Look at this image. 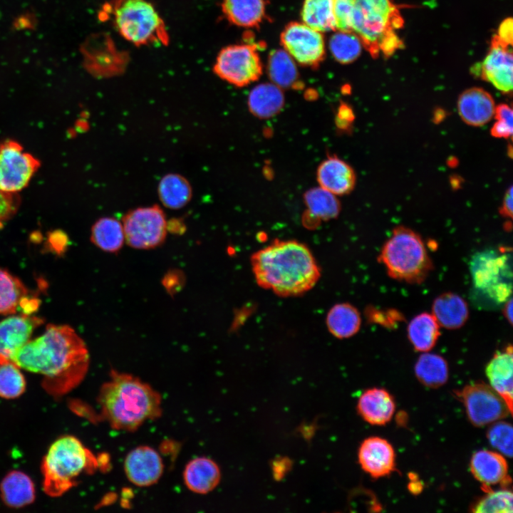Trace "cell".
<instances>
[{
    "label": "cell",
    "mask_w": 513,
    "mask_h": 513,
    "mask_svg": "<svg viewBox=\"0 0 513 513\" xmlns=\"http://www.w3.org/2000/svg\"><path fill=\"white\" fill-rule=\"evenodd\" d=\"M11 360L21 369L43 375L45 390L60 397L83 380L90 356L84 341L71 327L49 324L41 336L29 340Z\"/></svg>",
    "instance_id": "obj_1"
},
{
    "label": "cell",
    "mask_w": 513,
    "mask_h": 513,
    "mask_svg": "<svg viewBox=\"0 0 513 513\" xmlns=\"http://www.w3.org/2000/svg\"><path fill=\"white\" fill-rule=\"evenodd\" d=\"M252 272L261 287L281 296L301 295L312 289L320 268L309 247L296 240H276L251 257Z\"/></svg>",
    "instance_id": "obj_2"
},
{
    "label": "cell",
    "mask_w": 513,
    "mask_h": 513,
    "mask_svg": "<svg viewBox=\"0 0 513 513\" xmlns=\"http://www.w3.org/2000/svg\"><path fill=\"white\" fill-rule=\"evenodd\" d=\"M97 401L101 417L119 430L134 431L162 413L158 392L138 378L115 370L101 386Z\"/></svg>",
    "instance_id": "obj_3"
},
{
    "label": "cell",
    "mask_w": 513,
    "mask_h": 513,
    "mask_svg": "<svg viewBox=\"0 0 513 513\" xmlns=\"http://www.w3.org/2000/svg\"><path fill=\"white\" fill-rule=\"evenodd\" d=\"M96 457L76 437L63 435L54 441L41 463L43 488L59 497L76 484L82 473H93L100 466Z\"/></svg>",
    "instance_id": "obj_4"
},
{
    "label": "cell",
    "mask_w": 513,
    "mask_h": 513,
    "mask_svg": "<svg viewBox=\"0 0 513 513\" xmlns=\"http://www.w3.org/2000/svg\"><path fill=\"white\" fill-rule=\"evenodd\" d=\"M403 21L391 0H354L352 31L372 57L389 56L403 46L395 33Z\"/></svg>",
    "instance_id": "obj_5"
},
{
    "label": "cell",
    "mask_w": 513,
    "mask_h": 513,
    "mask_svg": "<svg viewBox=\"0 0 513 513\" xmlns=\"http://www.w3.org/2000/svg\"><path fill=\"white\" fill-rule=\"evenodd\" d=\"M472 295L483 308H496L512 297V258L508 249L476 252L470 261Z\"/></svg>",
    "instance_id": "obj_6"
},
{
    "label": "cell",
    "mask_w": 513,
    "mask_h": 513,
    "mask_svg": "<svg viewBox=\"0 0 513 513\" xmlns=\"http://www.w3.org/2000/svg\"><path fill=\"white\" fill-rule=\"evenodd\" d=\"M379 258L389 276L408 284L423 282L433 269L421 237L403 226L393 230Z\"/></svg>",
    "instance_id": "obj_7"
},
{
    "label": "cell",
    "mask_w": 513,
    "mask_h": 513,
    "mask_svg": "<svg viewBox=\"0 0 513 513\" xmlns=\"http://www.w3.org/2000/svg\"><path fill=\"white\" fill-rule=\"evenodd\" d=\"M118 32L136 46L166 45L169 36L162 19L147 0H115L105 6Z\"/></svg>",
    "instance_id": "obj_8"
},
{
    "label": "cell",
    "mask_w": 513,
    "mask_h": 513,
    "mask_svg": "<svg viewBox=\"0 0 513 513\" xmlns=\"http://www.w3.org/2000/svg\"><path fill=\"white\" fill-rule=\"evenodd\" d=\"M214 73L222 80L242 87L256 81L262 73V64L253 43L227 46L217 55Z\"/></svg>",
    "instance_id": "obj_9"
},
{
    "label": "cell",
    "mask_w": 513,
    "mask_h": 513,
    "mask_svg": "<svg viewBox=\"0 0 513 513\" xmlns=\"http://www.w3.org/2000/svg\"><path fill=\"white\" fill-rule=\"evenodd\" d=\"M125 239L135 249H152L166 237L167 222L158 205L140 207L128 212L122 221Z\"/></svg>",
    "instance_id": "obj_10"
},
{
    "label": "cell",
    "mask_w": 513,
    "mask_h": 513,
    "mask_svg": "<svg viewBox=\"0 0 513 513\" xmlns=\"http://www.w3.org/2000/svg\"><path fill=\"white\" fill-rule=\"evenodd\" d=\"M455 395L464 405L469 420L476 427L484 426L512 415L502 398L484 383L468 384L457 390Z\"/></svg>",
    "instance_id": "obj_11"
},
{
    "label": "cell",
    "mask_w": 513,
    "mask_h": 513,
    "mask_svg": "<svg viewBox=\"0 0 513 513\" xmlns=\"http://www.w3.org/2000/svg\"><path fill=\"white\" fill-rule=\"evenodd\" d=\"M40 167V162L24 152L16 141L0 142V190L16 193L27 186Z\"/></svg>",
    "instance_id": "obj_12"
},
{
    "label": "cell",
    "mask_w": 513,
    "mask_h": 513,
    "mask_svg": "<svg viewBox=\"0 0 513 513\" xmlns=\"http://www.w3.org/2000/svg\"><path fill=\"white\" fill-rule=\"evenodd\" d=\"M284 50L298 63L313 68L323 61L326 45L323 33L303 22H291L281 34Z\"/></svg>",
    "instance_id": "obj_13"
},
{
    "label": "cell",
    "mask_w": 513,
    "mask_h": 513,
    "mask_svg": "<svg viewBox=\"0 0 513 513\" xmlns=\"http://www.w3.org/2000/svg\"><path fill=\"white\" fill-rule=\"evenodd\" d=\"M509 46L494 35L480 69L481 78L504 93L512 90L513 56Z\"/></svg>",
    "instance_id": "obj_14"
},
{
    "label": "cell",
    "mask_w": 513,
    "mask_h": 513,
    "mask_svg": "<svg viewBox=\"0 0 513 513\" xmlns=\"http://www.w3.org/2000/svg\"><path fill=\"white\" fill-rule=\"evenodd\" d=\"M124 470L130 482L138 487H148L160 480L164 465L155 450L143 445L132 450L127 455Z\"/></svg>",
    "instance_id": "obj_15"
},
{
    "label": "cell",
    "mask_w": 513,
    "mask_h": 513,
    "mask_svg": "<svg viewBox=\"0 0 513 513\" xmlns=\"http://www.w3.org/2000/svg\"><path fill=\"white\" fill-rule=\"evenodd\" d=\"M358 462L364 472L373 478L390 475L395 468V454L391 444L379 437L365 439L358 450Z\"/></svg>",
    "instance_id": "obj_16"
},
{
    "label": "cell",
    "mask_w": 513,
    "mask_h": 513,
    "mask_svg": "<svg viewBox=\"0 0 513 513\" xmlns=\"http://www.w3.org/2000/svg\"><path fill=\"white\" fill-rule=\"evenodd\" d=\"M43 321L28 314L11 316L0 321V356L11 360Z\"/></svg>",
    "instance_id": "obj_17"
},
{
    "label": "cell",
    "mask_w": 513,
    "mask_h": 513,
    "mask_svg": "<svg viewBox=\"0 0 513 513\" xmlns=\"http://www.w3.org/2000/svg\"><path fill=\"white\" fill-rule=\"evenodd\" d=\"M39 306V300L30 296L22 281L0 268V314L9 315L21 311L31 315Z\"/></svg>",
    "instance_id": "obj_18"
},
{
    "label": "cell",
    "mask_w": 513,
    "mask_h": 513,
    "mask_svg": "<svg viewBox=\"0 0 513 513\" xmlns=\"http://www.w3.org/2000/svg\"><path fill=\"white\" fill-rule=\"evenodd\" d=\"M470 469L473 477L481 483L483 490L498 484L502 487H508L511 482L507 460L497 452L487 450L475 452L471 457Z\"/></svg>",
    "instance_id": "obj_19"
},
{
    "label": "cell",
    "mask_w": 513,
    "mask_h": 513,
    "mask_svg": "<svg viewBox=\"0 0 513 513\" xmlns=\"http://www.w3.org/2000/svg\"><path fill=\"white\" fill-rule=\"evenodd\" d=\"M494 109L492 96L481 88L465 90L457 100L459 115L463 122L471 126L487 124L493 118Z\"/></svg>",
    "instance_id": "obj_20"
},
{
    "label": "cell",
    "mask_w": 513,
    "mask_h": 513,
    "mask_svg": "<svg viewBox=\"0 0 513 513\" xmlns=\"http://www.w3.org/2000/svg\"><path fill=\"white\" fill-rule=\"evenodd\" d=\"M316 178L320 187L336 196L350 193L356 182L353 167L336 156L329 157L320 163Z\"/></svg>",
    "instance_id": "obj_21"
},
{
    "label": "cell",
    "mask_w": 513,
    "mask_h": 513,
    "mask_svg": "<svg viewBox=\"0 0 513 513\" xmlns=\"http://www.w3.org/2000/svg\"><path fill=\"white\" fill-rule=\"evenodd\" d=\"M513 357L511 345L497 351L485 368L489 385L502 398L512 414Z\"/></svg>",
    "instance_id": "obj_22"
},
{
    "label": "cell",
    "mask_w": 513,
    "mask_h": 513,
    "mask_svg": "<svg viewBox=\"0 0 513 513\" xmlns=\"http://www.w3.org/2000/svg\"><path fill=\"white\" fill-rule=\"evenodd\" d=\"M357 410L361 417L373 425H384L392 419L395 404L385 389L373 388L365 390L359 397Z\"/></svg>",
    "instance_id": "obj_23"
},
{
    "label": "cell",
    "mask_w": 513,
    "mask_h": 513,
    "mask_svg": "<svg viewBox=\"0 0 513 513\" xmlns=\"http://www.w3.org/2000/svg\"><path fill=\"white\" fill-rule=\"evenodd\" d=\"M221 472L217 464L212 460L201 457L190 461L183 472V480L187 487L197 494H207L219 484Z\"/></svg>",
    "instance_id": "obj_24"
},
{
    "label": "cell",
    "mask_w": 513,
    "mask_h": 513,
    "mask_svg": "<svg viewBox=\"0 0 513 513\" xmlns=\"http://www.w3.org/2000/svg\"><path fill=\"white\" fill-rule=\"evenodd\" d=\"M432 311L440 326L450 330L461 328L469 317L466 301L452 292H445L435 298Z\"/></svg>",
    "instance_id": "obj_25"
},
{
    "label": "cell",
    "mask_w": 513,
    "mask_h": 513,
    "mask_svg": "<svg viewBox=\"0 0 513 513\" xmlns=\"http://www.w3.org/2000/svg\"><path fill=\"white\" fill-rule=\"evenodd\" d=\"M0 496L9 507H24L35 499L34 484L24 472L11 471L6 475L0 483Z\"/></svg>",
    "instance_id": "obj_26"
},
{
    "label": "cell",
    "mask_w": 513,
    "mask_h": 513,
    "mask_svg": "<svg viewBox=\"0 0 513 513\" xmlns=\"http://www.w3.org/2000/svg\"><path fill=\"white\" fill-rule=\"evenodd\" d=\"M284 105L281 88L272 83L255 86L248 96L250 112L257 118L266 119L278 114Z\"/></svg>",
    "instance_id": "obj_27"
},
{
    "label": "cell",
    "mask_w": 513,
    "mask_h": 513,
    "mask_svg": "<svg viewBox=\"0 0 513 513\" xmlns=\"http://www.w3.org/2000/svg\"><path fill=\"white\" fill-rule=\"evenodd\" d=\"M222 9L229 22L242 27L258 26L266 16L265 0H223Z\"/></svg>",
    "instance_id": "obj_28"
},
{
    "label": "cell",
    "mask_w": 513,
    "mask_h": 513,
    "mask_svg": "<svg viewBox=\"0 0 513 513\" xmlns=\"http://www.w3.org/2000/svg\"><path fill=\"white\" fill-rule=\"evenodd\" d=\"M157 194L161 203L167 208L178 209L186 206L192 199V189L188 180L177 173H168L159 181Z\"/></svg>",
    "instance_id": "obj_29"
},
{
    "label": "cell",
    "mask_w": 513,
    "mask_h": 513,
    "mask_svg": "<svg viewBox=\"0 0 513 513\" xmlns=\"http://www.w3.org/2000/svg\"><path fill=\"white\" fill-rule=\"evenodd\" d=\"M326 326L329 332L338 338H348L360 329L361 318L358 309L348 303L334 305L328 311Z\"/></svg>",
    "instance_id": "obj_30"
},
{
    "label": "cell",
    "mask_w": 513,
    "mask_h": 513,
    "mask_svg": "<svg viewBox=\"0 0 513 513\" xmlns=\"http://www.w3.org/2000/svg\"><path fill=\"white\" fill-rule=\"evenodd\" d=\"M440 325L432 314L421 313L410 321L407 333L413 348L428 352L436 344L440 336Z\"/></svg>",
    "instance_id": "obj_31"
},
{
    "label": "cell",
    "mask_w": 513,
    "mask_h": 513,
    "mask_svg": "<svg viewBox=\"0 0 513 513\" xmlns=\"http://www.w3.org/2000/svg\"><path fill=\"white\" fill-rule=\"evenodd\" d=\"M267 71L272 83L281 88H296L299 86V75L295 61L284 49L270 52Z\"/></svg>",
    "instance_id": "obj_32"
},
{
    "label": "cell",
    "mask_w": 513,
    "mask_h": 513,
    "mask_svg": "<svg viewBox=\"0 0 513 513\" xmlns=\"http://www.w3.org/2000/svg\"><path fill=\"white\" fill-rule=\"evenodd\" d=\"M90 239L100 249L116 252L121 249L125 241L123 224L112 217H101L93 225Z\"/></svg>",
    "instance_id": "obj_33"
},
{
    "label": "cell",
    "mask_w": 513,
    "mask_h": 513,
    "mask_svg": "<svg viewBox=\"0 0 513 513\" xmlns=\"http://www.w3.org/2000/svg\"><path fill=\"white\" fill-rule=\"evenodd\" d=\"M415 373L418 380L428 388H438L448 378V366L440 355L424 352L415 365Z\"/></svg>",
    "instance_id": "obj_34"
},
{
    "label": "cell",
    "mask_w": 513,
    "mask_h": 513,
    "mask_svg": "<svg viewBox=\"0 0 513 513\" xmlns=\"http://www.w3.org/2000/svg\"><path fill=\"white\" fill-rule=\"evenodd\" d=\"M336 0H304L301 9L303 23L322 33L336 30Z\"/></svg>",
    "instance_id": "obj_35"
},
{
    "label": "cell",
    "mask_w": 513,
    "mask_h": 513,
    "mask_svg": "<svg viewBox=\"0 0 513 513\" xmlns=\"http://www.w3.org/2000/svg\"><path fill=\"white\" fill-rule=\"evenodd\" d=\"M304 200L309 214L319 220L336 218L341 211L336 196L320 186L307 190Z\"/></svg>",
    "instance_id": "obj_36"
},
{
    "label": "cell",
    "mask_w": 513,
    "mask_h": 513,
    "mask_svg": "<svg viewBox=\"0 0 513 513\" xmlns=\"http://www.w3.org/2000/svg\"><path fill=\"white\" fill-rule=\"evenodd\" d=\"M21 368L12 360L0 356V397L14 399L22 395L26 380Z\"/></svg>",
    "instance_id": "obj_37"
},
{
    "label": "cell",
    "mask_w": 513,
    "mask_h": 513,
    "mask_svg": "<svg viewBox=\"0 0 513 513\" xmlns=\"http://www.w3.org/2000/svg\"><path fill=\"white\" fill-rule=\"evenodd\" d=\"M362 46L361 39L353 31H337L329 39V48L333 57L343 64L356 60L361 53Z\"/></svg>",
    "instance_id": "obj_38"
},
{
    "label": "cell",
    "mask_w": 513,
    "mask_h": 513,
    "mask_svg": "<svg viewBox=\"0 0 513 513\" xmlns=\"http://www.w3.org/2000/svg\"><path fill=\"white\" fill-rule=\"evenodd\" d=\"M485 494L471 507L475 513H512L513 511L512 492L508 487L484 490Z\"/></svg>",
    "instance_id": "obj_39"
},
{
    "label": "cell",
    "mask_w": 513,
    "mask_h": 513,
    "mask_svg": "<svg viewBox=\"0 0 513 513\" xmlns=\"http://www.w3.org/2000/svg\"><path fill=\"white\" fill-rule=\"evenodd\" d=\"M513 430L512 425L502 420L492 423L487 432L490 445L503 455L512 457Z\"/></svg>",
    "instance_id": "obj_40"
},
{
    "label": "cell",
    "mask_w": 513,
    "mask_h": 513,
    "mask_svg": "<svg viewBox=\"0 0 513 513\" xmlns=\"http://www.w3.org/2000/svg\"><path fill=\"white\" fill-rule=\"evenodd\" d=\"M354 0H336L334 4V19L336 30L353 31L352 19Z\"/></svg>",
    "instance_id": "obj_41"
},
{
    "label": "cell",
    "mask_w": 513,
    "mask_h": 513,
    "mask_svg": "<svg viewBox=\"0 0 513 513\" xmlns=\"http://www.w3.org/2000/svg\"><path fill=\"white\" fill-rule=\"evenodd\" d=\"M19 203L20 199L16 193L0 190V228L16 214Z\"/></svg>",
    "instance_id": "obj_42"
},
{
    "label": "cell",
    "mask_w": 513,
    "mask_h": 513,
    "mask_svg": "<svg viewBox=\"0 0 513 513\" xmlns=\"http://www.w3.org/2000/svg\"><path fill=\"white\" fill-rule=\"evenodd\" d=\"M513 125L503 120H497L490 129L491 135L497 138H509L512 136Z\"/></svg>",
    "instance_id": "obj_43"
},
{
    "label": "cell",
    "mask_w": 513,
    "mask_h": 513,
    "mask_svg": "<svg viewBox=\"0 0 513 513\" xmlns=\"http://www.w3.org/2000/svg\"><path fill=\"white\" fill-rule=\"evenodd\" d=\"M512 19L508 18L504 19L500 24L497 36L506 43L512 45Z\"/></svg>",
    "instance_id": "obj_44"
},
{
    "label": "cell",
    "mask_w": 513,
    "mask_h": 513,
    "mask_svg": "<svg viewBox=\"0 0 513 513\" xmlns=\"http://www.w3.org/2000/svg\"><path fill=\"white\" fill-rule=\"evenodd\" d=\"M494 116L496 120H503L513 125V112L507 104L501 103L495 106Z\"/></svg>",
    "instance_id": "obj_45"
},
{
    "label": "cell",
    "mask_w": 513,
    "mask_h": 513,
    "mask_svg": "<svg viewBox=\"0 0 513 513\" xmlns=\"http://www.w3.org/2000/svg\"><path fill=\"white\" fill-rule=\"evenodd\" d=\"M338 125L341 128H347L354 120V115L352 109L346 104H341L339 108Z\"/></svg>",
    "instance_id": "obj_46"
},
{
    "label": "cell",
    "mask_w": 513,
    "mask_h": 513,
    "mask_svg": "<svg viewBox=\"0 0 513 513\" xmlns=\"http://www.w3.org/2000/svg\"><path fill=\"white\" fill-rule=\"evenodd\" d=\"M512 187L510 186L505 192L502 206L499 208V212L502 217H512Z\"/></svg>",
    "instance_id": "obj_47"
},
{
    "label": "cell",
    "mask_w": 513,
    "mask_h": 513,
    "mask_svg": "<svg viewBox=\"0 0 513 513\" xmlns=\"http://www.w3.org/2000/svg\"><path fill=\"white\" fill-rule=\"evenodd\" d=\"M408 489L413 494H418L421 492L423 489V484L418 479H416L415 475H410V483L408 484Z\"/></svg>",
    "instance_id": "obj_48"
},
{
    "label": "cell",
    "mask_w": 513,
    "mask_h": 513,
    "mask_svg": "<svg viewBox=\"0 0 513 513\" xmlns=\"http://www.w3.org/2000/svg\"><path fill=\"white\" fill-rule=\"evenodd\" d=\"M512 299L510 297L503 305V314L509 324H512Z\"/></svg>",
    "instance_id": "obj_49"
},
{
    "label": "cell",
    "mask_w": 513,
    "mask_h": 513,
    "mask_svg": "<svg viewBox=\"0 0 513 513\" xmlns=\"http://www.w3.org/2000/svg\"><path fill=\"white\" fill-rule=\"evenodd\" d=\"M445 118V111L442 109H437L434 113V121L440 123Z\"/></svg>",
    "instance_id": "obj_50"
}]
</instances>
